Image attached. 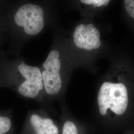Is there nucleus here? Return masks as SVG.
<instances>
[{
	"instance_id": "nucleus-9",
	"label": "nucleus",
	"mask_w": 134,
	"mask_h": 134,
	"mask_svg": "<svg viewBox=\"0 0 134 134\" xmlns=\"http://www.w3.org/2000/svg\"><path fill=\"white\" fill-rule=\"evenodd\" d=\"M62 116L64 117L62 134H79V130L76 124L71 119L67 118L65 114L62 111Z\"/></svg>"
},
{
	"instance_id": "nucleus-2",
	"label": "nucleus",
	"mask_w": 134,
	"mask_h": 134,
	"mask_svg": "<svg viewBox=\"0 0 134 134\" xmlns=\"http://www.w3.org/2000/svg\"><path fill=\"white\" fill-rule=\"evenodd\" d=\"M47 58L39 67L43 80L45 105L55 100L62 102L72 70L77 67L72 55L67 30L55 26Z\"/></svg>"
},
{
	"instance_id": "nucleus-3",
	"label": "nucleus",
	"mask_w": 134,
	"mask_h": 134,
	"mask_svg": "<svg viewBox=\"0 0 134 134\" xmlns=\"http://www.w3.org/2000/svg\"><path fill=\"white\" fill-rule=\"evenodd\" d=\"M108 27L95 19L80 17L67 30L70 48L76 66L91 64L106 50L104 36Z\"/></svg>"
},
{
	"instance_id": "nucleus-4",
	"label": "nucleus",
	"mask_w": 134,
	"mask_h": 134,
	"mask_svg": "<svg viewBox=\"0 0 134 134\" xmlns=\"http://www.w3.org/2000/svg\"><path fill=\"white\" fill-rule=\"evenodd\" d=\"M0 86L9 87L21 97L45 105L40 67L29 65L23 57L18 56L0 67Z\"/></svg>"
},
{
	"instance_id": "nucleus-7",
	"label": "nucleus",
	"mask_w": 134,
	"mask_h": 134,
	"mask_svg": "<svg viewBox=\"0 0 134 134\" xmlns=\"http://www.w3.org/2000/svg\"><path fill=\"white\" fill-rule=\"evenodd\" d=\"M115 0H64L68 9L75 10L80 17L92 19L100 16Z\"/></svg>"
},
{
	"instance_id": "nucleus-1",
	"label": "nucleus",
	"mask_w": 134,
	"mask_h": 134,
	"mask_svg": "<svg viewBox=\"0 0 134 134\" xmlns=\"http://www.w3.org/2000/svg\"><path fill=\"white\" fill-rule=\"evenodd\" d=\"M57 0H17L11 15L12 30L17 55L29 40L47 27L58 24Z\"/></svg>"
},
{
	"instance_id": "nucleus-6",
	"label": "nucleus",
	"mask_w": 134,
	"mask_h": 134,
	"mask_svg": "<svg viewBox=\"0 0 134 134\" xmlns=\"http://www.w3.org/2000/svg\"><path fill=\"white\" fill-rule=\"evenodd\" d=\"M43 108L29 110L26 116V125L32 134H59L57 124Z\"/></svg>"
},
{
	"instance_id": "nucleus-8",
	"label": "nucleus",
	"mask_w": 134,
	"mask_h": 134,
	"mask_svg": "<svg viewBox=\"0 0 134 134\" xmlns=\"http://www.w3.org/2000/svg\"><path fill=\"white\" fill-rule=\"evenodd\" d=\"M13 129V123L10 114L0 113V134H10Z\"/></svg>"
},
{
	"instance_id": "nucleus-5",
	"label": "nucleus",
	"mask_w": 134,
	"mask_h": 134,
	"mask_svg": "<svg viewBox=\"0 0 134 134\" xmlns=\"http://www.w3.org/2000/svg\"><path fill=\"white\" fill-rule=\"evenodd\" d=\"M97 102L99 112L102 116L108 113L123 115L129 105L127 86L124 82L118 80L103 81L97 93Z\"/></svg>"
}]
</instances>
